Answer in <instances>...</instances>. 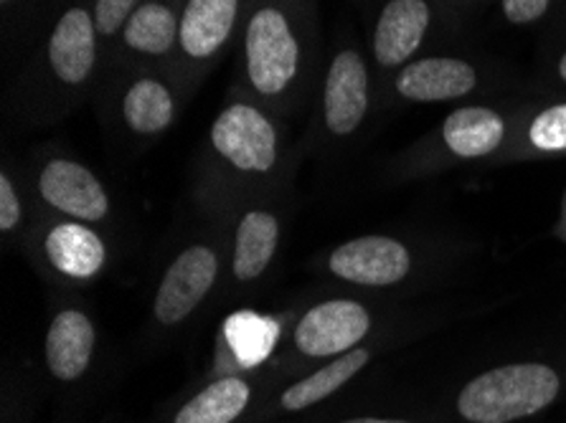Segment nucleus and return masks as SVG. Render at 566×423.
Wrapping results in <instances>:
<instances>
[{
	"label": "nucleus",
	"instance_id": "nucleus-1",
	"mask_svg": "<svg viewBox=\"0 0 566 423\" xmlns=\"http://www.w3.org/2000/svg\"><path fill=\"white\" fill-rule=\"evenodd\" d=\"M315 59L311 0H247L242 19V80L247 99L285 112L307 94Z\"/></svg>",
	"mask_w": 566,
	"mask_h": 423
},
{
	"label": "nucleus",
	"instance_id": "nucleus-2",
	"mask_svg": "<svg viewBox=\"0 0 566 423\" xmlns=\"http://www.w3.org/2000/svg\"><path fill=\"white\" fill-rule=\"evenodd\" d=\"M559 376L548 366H503L462 388L458 411L470 423H511L544 411L559 395Z\"/></svg>",
	"mask_w": 566,
	"mask_h": 423
},
{
	"label": "nucleus",
	"instance_id": "nucleus-3",
	"mask_svg": "<svg viewBox=\"0 0 566 423\" xmlns=\"http://www.w3.org/2000/svg\"><path fill=\"white\" fill-rule=\"evenodd\" d=\"M219 160L247 176H268L280 160V127L270 112L252 99H234L219 112L209 129Z\"/></svg>",
	"mask_w": 566,
	"mask_h": 423
},
{
	"label": "nucleus",
	"instance_id": "nucleus-4",
	"mask_svg": "<svg viewBox=\"0 0 566 423\" xmlns=\"http://www.w3.org/2000/svg\"><path fill=\"white\" fill-rule=\"evenodd\" d=\"M247 0H186L178 29L176 68L186 84H196L221 56L244 19Z\"/></svg>",
	"mask_w": 566,
	"mask_h": 423
},
{
	"label": "nucleus",
	"instance_id": "nucleus-5",
	"mask_svg": "<svg viewBox=\"0 0 566 423\" xmlns=\"http://www.w3.org/2000/svg\"><path fill=\"white\" fill-rule=\"evenodd\" d=\"M99 33L87 6H72L54 23L46 43L49 74L66 89H82L99 59Z\"/></svg>",
	"mask_w": 566,
	"mask_h": 423
},
{
	"label": "nucleus",
	"instance_id": "nucleus-6",
	"mask_svg": "<svg viewBox=\"0 0 566 423\" xmlns=\"http://www.w3.org/2000/svg\"><path fill=\"white\" fill-rule=\"evenodd\" d=\"M368 112V68L356 49L331 59L323 82V125L333 137L354 135Z\"/></svg>",
	"mask_w": 566,
	"mask_h": 423
},
{
	"label": "nucleus",
	"instance_id": "nucleus-7",
	"mask_svg": "<svg viewBox=\"0 0 566 423\" xmlns=\"http://www.w3.org/2000/svg\"><path fill=\"white\" fill-rule=\"evenodd\" d=\"M371 319L358 302L331 299L313 307L295 330V345L311 358L343 356L366 338Z\"/></svg>",
	"mask_w": 566,
	"mask_h": 423
},
{
	"label": "nucleus",
	"instance_id": "nucleus-8",
	"mask_svg": "<svg viewBox=\"0 0 566 423\" xmlns=\"http://www.w3.org/2000/svg\"><path fill=\"white\" fill-rule=\"evenodd\" d=\"M219 274V258L209 246H191L178 254L174 264L163 276L158 297H156V317L163 325H178L181 319L199 307V302L209 295Z\"/></svg>",
	"mask_w": 566,
	"mask_h": 423
},
{
	"label": "nucleus",
	"instance_id": "nucleus-9",
	"mask_svg": "<svg viewBox=\"0 0 566 423\" xmlns=\"http://www.w3.org/2000/svg\"><path fill=\"white\" fill-rule=\"evenodd\" d=\"M331 272L364 287H389L409 274L411 258L405 244L389 236H361L331 254Z\"/></svg>",
	"mask_w": 566,
	"mask_h": 423
},
{
	"label": "nucleus",
	"instance_id": "nucleus-10",
	"mask_svg": "<svg viewBox=\"0 0 566 423\" xmlns=\"http://www.w3.org/2000/svg\"><path fill=\"white\" fill-rule=\"evenodd\" d=\"M39 193L51 209L76 221H102L109 213V198L97 176L69 158H54L41 168Z\"/></svg>",
	"mask_w": 566,
	"mask_h": 423
},
{
	"label": "nucleus",
	"instance_id": "nucleus-11",
	"mask_svg": "<svg viewBox=\"0 0 566 423\" xmlns=\"http://www.w3.org/2000/svg\"><path fill=\"white\" fill-rule=\"evenodd\" d=\"M430 29L427 0H389L374 29V59L381 68L407 66Z\"/></svg>",
	"mask_w": 566,
	"mask_h": 423
},
{
	"label": "nucleus",
	"instance_id": "nucleus-12",
	"mask_svg": "<svg viewBox=\"0 0 566 423\" xmlns=\"http://www.w3.org/2000/svg\"><path fill=\"white\" fill-rule=\"evenodd\" d=\"M181 11L174 0H143L127 19L123 33L125 54L135 62H166L176 56Z\"/></svg>",
	"mask_w": 566,
	"mask_h": 423
},
{
	"label": "nucleus",
	"instance_id": "nucleus-13",
	"mask_svg": "<svg viewBox=\"0 0 566 423\" xmlns=\"http://www.w3.org/2000/svg\"><path fill=\"white\" fill-rule=\"evenodd\" d=\"M394 86L409 102H450L475 89L478 72L462 59L430 56L401 66Z\"/></svg>",
	"mask_w": 566,
	"mask_h": 423
},
{
	"label": "nucleus",
	"instance_id": "nucleus-14",
	"mask_svg": "<svg viewBox=\"0 0 566 423\" xmlns=\"http://www.w3.org/2000/svg\"><path fill=\"white\" fill-rule=\"evenodd\" d=\"M178 115L176 89L158 74H137L119 99V117L137 137H158Z\"/></svg>",
	"mask_w": 566,
	"mask_h": 423
},
{
	"label": "nucleus",
	"instance_id": "nucleus-15",
	"mask_svg": "<svg viewBox=\"0 0 566 423\" xmlns=\"http://www.w3.org/2000/svg\"><path fill=\"white\" fill-rule=\"evenodd\" d=\"M94 350V327L87 315L66 309L46 335V362L59 381H76L87 370Z\"/></svg>",
	"mask_w": 566,
	"mask_h": 423
},
{
	"label": "nucleus",
	"instance_id": "nucleus-16",
	"mask_svg": "<svg viewBox=\"0 0 566 423\" xmlns=\"http://www.w3.org/2000/svg\"><path fill=\"white\" fill-rule=\"evenodd\" d=\"M505 123L495 109L462 107L454 109L442 125V140L458 158H483L501 148Z\"/></svg>",
	"mask_w": 566,
	"mask_h": 423
},
{
	"label": "nucleus",
	"instance_id": "nucleus-17",
	"mask_svg": "<svg viewBox=\"0 0 566 423\" xmlns=\"http://www.w3.org/2000/svg\"><path fill=\"white\" fill-rule=\"evenodd\" d=\"M105 244L82 223H59L46 236V256L56 272L90 279L105 264Z\"/></svg>",
	"mask_w": 566,
	"mask_h": 423
},
{
	"label": "nucleus",
	"instance_id": "nucleus-18",
	"mask_svg": "<svg viewBox=\"0 0 566 423\" xmlns=\"http://www.w3.org/2000/svg\"><path fill=\"white\" fill-rule=\"evenodd\" d=\"M280 241V221L270 211H250L237 229L234 276L252 282L268 269Z\"/></svg>",
	"mask_w": 566,
	"mask_h": 423
},
{
	"label": "nucleus",
	"instance_id": "nucleus-19",
	"mask_svg": "<svg viewBox=\"0 0 566 423\" xmlns=\"http://www.w3.org/2000/svg\"><path fill=\"white\" fill-rule=\"evenodd\" d=\"M366 362H368V350L364 348L343 352V356L338 360H333L331 366L321 368L317 373L307 376L305 381L287 388V391L282 393V409L303 411L307 405L328 399V395L336 393L340 385H346L350 378L358 376V370H361Z\"/></svg>",
	"mask_w": 566,
	"mask_h": 423
},
{
	"label": "nucleus",
	"instance_id": "nucleus-20",
	"mask_svg": "<svg viewBox=\"0 0 566 423\" xmlns=\"http://www.w3.org/2000/svg\"><path fill=\"white\" fill-rule=\"evenodd\" d=\"M247 403H250V385L239 378H221L193 395L178 411L176 423H231L247 409Z\"/></svg>",
	"mask_w": 566,
	"mask_h": 423
},
{
	"label": "nucleus",
	"instance_id": "nucleus-21",
	"mask_svg": "<svg viewBox=\"0 0 566 423\" xmlns=\"http://www.w3.org/2000/svg\"><path fill=\"white\" fill-rule=\"evenodd\" d=\"M227 340L234 348L237 358H242L244 366H254L272 348L274 325L270 319L256 317L252 313H239L227 322Z\"/></svg>",
	"mask_w": 566,
	"mask_h": 423
},
{
	"label": "nucleus",
	"instance_id": "nucleus-22",
	"mask_svg": "<svg viewBox=\"0 0 566 423\" xmlns=\"http://www.w3.org/2000/svg\"><path fill=\"white\" fill-rule=\"evenodd\" d=\"M528 142L542 152L566 150V105L538 112L528 125Z\"/></svg>",
	"mask_w": 566,
	"mask_h": 423
},
{
	"label": "nucleus",
	"instance_id": "nucleus-23",
	"mask_svg": "<svg viewBox=\"0 0 566 423\" xmlns=\"http://www.w3.org/2000/svg\"><path fill=\"white\" fill-rule=\"evenodd\" d=\"M143 0H94V23L99 39H115L123 33L125 23L140 8Z\"/></svg>",
	"mask_w": 566,
	"mask_h": 423
},
{
	"label": "nucleus",
	"instance_id": "nucleus-24",
	"mask_svg": "<svg viewBox=\"0 0 566 423\" xmlns=\"http://www.w3.org/2000/svg\"><path fill=\"white\" fill-rule=\"evenodd\" d=\"M21 221V198L15 193L13 180L0 176V231H13Z\"/></svg>",
	"mask_w": 566,
	"mask_h": 423
},
{
	"label": "nucleus",
	"instance_id": "nucleus-25",
	"mask_svg": "<svg viewBox=\"0 0 566 423\" xmlns=\"http://www.w3.org/2000/svg\"><path fill=\"white\" fill-rule=\"evenodd\" d=\"M552 0H503V15L516 25H528L542 19Z\"/></svg>",
	"mask_w": 566,
	"mask_h": 423
},
{
	"label": "nucleus",
	"instance_id": "nucleus-26",
	"mask_svg": "<svg viewBox=\"0 0 566 423\" xmlns=\"http://www.w3.org/2000/svg\"><path fill=\"white\" fill-rule=\"evenodd\" d=\"M343 423H409V421H397V419H350Z\"/></svg>",
	"mask_w": 566,
	"mask_h": 423
},
{
	"label": "nucleus",
	"instance_id": "nucleus-27",
	"mask_svg": "<svg viewBox=\"0 0 566 423\" xmlns=\"http://www.w3.org/2000/svg\"><path fill=\"white\" fill-rule=\"evenodd\" d=\"M559 74H562V80L566 82V54L562 56V62H559Z\"/></svg>",
	"mask_w": 566,
	"mask_h": 423
},
{
	"label": "nucleus",
	"instance_id": "nucleus-28",
	"mask_svg": "<svg viewBox=\"0 0 566 423\" xmlns=\"http://www.w3.org/2000/svg\"><path fill=\"white\" fill-rule=\"evenodd\" d=\"M13 3V0H3V6H11Z\"/></svg>",
	"mask_w": 566,
	"mask_h": 423
}]
</instances>
